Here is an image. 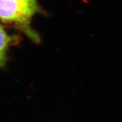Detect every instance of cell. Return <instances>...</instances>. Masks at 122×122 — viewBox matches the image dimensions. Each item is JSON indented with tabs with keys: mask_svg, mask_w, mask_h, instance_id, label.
Returning <instances> with one entry per match:
<instances>
[{
	"mask_svg": "<svg viewBox=\"0 0 122 122\" xmlns=\"http://www.w3.org/2000/svg\"><path fill=\"white\" fill-rule=\"evenodd\" d=\"M39 12L37 0H0V20L20 30L37 43L40 37L30 25L33 17Z\"/></svg>",
	"mask_w": 122,
	"mask_h": 122,
	"instance_id": "obj_1",
	"label": "cell"
},
{
	"mask_svg": "<svg viewBox=\"0 0 122 122\" xmlns=\"http://www.w3.org/2000/svg\"><path fill=\"white\" fill-rule=\"evenodd\" d=\"M14 40V38L8 35L0 24V68L5 65L7 61L8 49Z\"/></svg>",
	"mask_w": 122,
	"mask_h": 122,
	"instance_id": "obj_2",
	"label": "cell"
}]
</instances>
